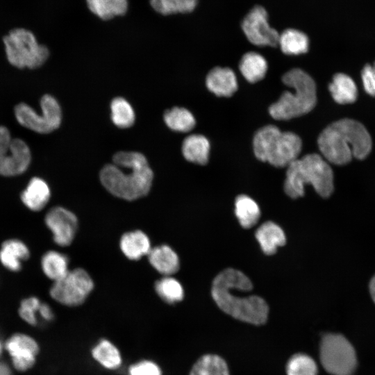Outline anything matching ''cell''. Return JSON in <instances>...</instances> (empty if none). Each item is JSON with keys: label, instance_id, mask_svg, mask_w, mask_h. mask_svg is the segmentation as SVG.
I'll return each instance as SVG.
<instances>
[{"label": "cell", "instance_id": "1", "mask_svg": "<svg viewBox=\"0 0 375 375\" xmlns=\"http://www.w3.org/2000/svg\"><path fill=\"white\" fill-rule=\"evenodd\" d=\"M113 162L105 165L100 172L101 182L110 193L129 201L149 193L153 174L143 154L118 152L113 156Z\"/></svg>", "mask_w": 375, "mask_h": 375}, {"label": "cell", "instance_id": "2", "mask_svg": "<svg viewBox=\"0 0 375 375\" xmlns=\"http://www.w3.org/2000/svg\"><path fill=\"white\" fill-rule=\"evenodd\" d=\"M317 144L326 160L342 165L353 158H366L371 151L372 139L362 124L351 119H342L322 131Z\"/></svg>", "mask_w": 375, "mask_h": 375}, {"label": "cell", "instance_id": "3", "mask_svg": "<svg viewBox=\"0 0 375 375\" xmlns=\"http://www.w3.org/2000/svg\"><path fill=\"white\" fill-rule=\"evenodd\" d=\"M308 184L324 198L329 197L333 191V172L319 154H306L288 166L283 187L288 196L292 199L303 197L304 186Z\"/></svg>", "mask_w": 375, "mask_h": 375}, {"label": "cell", "instance_id": "4", "mask_svg": "<svg viewBox=\"0 0 375 375\" xmlns=\"http://www.w3.org/2000/svg\"><path fill=\"white\" fill-rule=\"evenodd\" d=\"M283 83L294 89L285 91L269 108V113L276 120H288L310 112L317 103L316 84L312 77L301 69H292L282 77Z\"/></svg>", "mask_w": 375, "mask_h": 375}, {"label": "cell", "instance_id": "5", "mask_svg": "<svg viewBox=\"0 0 375 375\" xmlns=\"http://www.w3.org/2000/svg\"><path fill=\"white\" fill-rule=\"evenodd\" d=\"M302 142L297 134L281 131L274 125H267L256 133L253 140L255 156L276 167H288L298 158Z\"/></svg>", "mask_w": 375, "mask_h": 375}, {"label": "cell", "instance_id": "6", "mask_svg": "<svg viewBox=\"0 0 375 375\" xmlns=\"http://www.w3.org/2000/svg\"><path fill=\"white\" fill-rule=\"evenodd\" d=\"M211 294L219 308L237 319L256 325L267 321L269 307L266 301L258 296L233 294L224 270L214 278Z\"/></svg>", "mask_w": 375, "mask_h": 375}, {"label": "cell", "instance_id": "7", "mask_svg": "<svg viewBox=\"0 0 375 375\" xmlns=\"http://www.w3.org/2000/svg\"><path fill=\"white\" fill-rule=\"evenodd\" d=\"M3 41L8 62L17 68L40 67L49 56L47 47L39 44L33 33L24 28L10 31Z\"/></svg>", "mask_w": 375, "mask_h": 375}, {"label": "cell", "instance_id": "8", "mask_svg": "<svg viewBox=\"0 0 375 375\" xmlns=\"http://www.w3.org/2000/svg\"><path fill=\"white\" fill-rule=\"evenodd\" d=\"M320 361L332 375H353L357 367L355 349L342 335L326 333L320 342Z\"/></svg>", "mask_w": 375, "mask_h": 375}, {"label": "cell", "instance_id": "9", "mask_svg": "<svg viewBox=\"0 0 375 375\" xmlns=\"http://www.w3.org/2000/svg\"><path fill=\"white\" fill-rule=\"evenodd\" d=\"M42 112L39 114L30 106L20 103L15 108L17 122L23 126L41 134L57 129L61 123L62 112L57 100L50 94L40 99Z\"/></svg>", "mask_w": 375, "mask_h": 375}, {"label": "cell", "instance_id": "10", "mask_svg": "<svg viewBox=\"0 0 375 375\" xmlns=\"http://www.w3.org/2000/svg\"><path fill=\"white\" fill-rule=\"evenodd\" d=\"M93 288L89 274L83 269L76 268L53 281L49 293L51 299L62 305L77 306L85 301Z\"/></svg>", "mask_w": 375, "mask_h": 375}, {"label": "cell", "instance_id": "11", "mask_svg": "<svg viewBox=\"0 0 375 375\" xmlns=\"http://www.w3.org/2000/svg\"><path fill=\"white\" fill-rule=\"evenodd\" d=\"M31 161V151L26 143L12 138L8 129L0 126V176H19L27 171Z\"/></svg>", "mask_w": 375, "mask_h": 375}, {"label": "cell", "instance_id": "12", "mask_svg": "<svg viewBox=\"0 0 375 375\" xmlns=\"http://www.w3.org/2000/svg\"><path fill=\"white\" fill-rule=\"evenodd\" d=\"M241 28L247 40L256 46H278L280 33L270 26L268 13L260 5L248 12L241 22Z\"/></svg>", "mask_w": 375, "mask_h": 375}, {"label": "cell", "instance_id": "13", "mask_svg": "<svg viewBox=\"0 0 375 375\" xmlns=\"http://www.w3.org/2000/svg\"><path fill=\"white\" fill-rule=\"evenodd\" d=\"M44 223L56 245L64 247L72 243L78 229V219L71 210L61 206H53L46 212Z\"/></svg>", "mask_w": 375, "mask_h": 375}, {"label": "cell", "instance_id": "14", "mask_svg": "<svg viewBox=\"0 0 375 375\" xmlns=\"http://www.w3.org/2000/svg\"><path fill=\"white\" fill-rule=\"evenodd\" d=\"M4 348L10 356L15 369L20 372L33 366L39 352L38 342L32 337L21 333L11 335L5 342Z\"/></svg>", "mask_w": 375, "mask_h": 375}, {"label": "cell", "instance_id": "15", "mask_svg": "<svg viewBox=\"0 0 375 375\" xmlns=\"http://www.w3.org/2000/svg\"><path fill=\"white\" fill-rule=\"evenodd\" d=\"M31 253L30 248L22 240L8 238L0 245V263L8 271L17 273L23 269Z\"/></svg>", "mask_w": 375, "mask_h": 375}, {"label": "cell", "instance_id": "16", "mask_svg": "<svg viewBox=\"0 0 375 375\" xmlns=\"http://www.w3.org/2000/svg\"><path fill=\"white\" fill-rule=\"evenodd\" d=\"M51 197L47 182L38 176L31 178L20 193L19 199L24 206L31 212L43 210Z\"/></svg>", "mask_w": 375, "mask_h": 375}, {"label": "cell", "instance_id": "17", "mask_svg": "<svg viewBox=\"0 0 375 375\" xmlns=\"http://www.w3.org/2000/svg\"><path fill=\"white\" fill-rule=\"evenodd\" d=\"M206 84L208 89L218 97H229L238 90L236 76L228 67L212 69L206 76Z\"/></svg>", "mask_w": 375, "mask_h": 375}, {"label": "cell", "instance_id": "18", "mask_svg": "<svg viewBox=\"0 0 375 375\" xmlns=\"http://www.w3.org/2000/svg\"><path fill=\"white\" fill-rule=\"evenodd\" d=\"M148 258L153 268L165 276H170L179 269L178 255L166 244L151 249L148 253Z\"/></svg>", "mask_w": 375, "mask_h": 375}, {"label": "cell", "instance_id": "19", "mask_svg": "<svg viewBox=\"0 0 375 375\" xmlns=\"http://www.w3.org/2000/svg\"><path fill=\"white\" fill-rule=\"evenodd\" d=\"M255 236L262 251L267 255L274 254L277 248L285 245L286 242L283 229L271 221L263 223L256 230Z\"/></svg>", "mask_w": 375, "mask_h": 375}, {"label": "cell", "instance_id": "20", "mask_svg": "<svg viewBox=\"0 0 375 375\" xmlns=\"http://www.w3.org/2000/svg\"><path fill=\"white\" fill-rule=\"evenodd\" d=\"M69 258L57 250H49L41 256L40 266L43 274L49 280L56 281L69 271Z\"/></svg>", "mask_w": 375, "mask_h": 375}, {"label": "cell", "instance_id": "21", "mask_svg": "<svg viewBox=\"0 0 375 375\" xmlns=\"http://www.w3.org/2000/svg\"><path fill=\"white\" fill-rule=\"evenodd\" d=\"M119 246L122 253L131 260H138L148 255L151 249L149 238L140 230L124 233Z\"/></svg>", "mask_w": 375, "mask_h": 375}, {"label": "cell", "instance_id": "22", "mask_svg": "<svg viewBox=\"0 0 375 375\" xmlns=\"http://www.w3.org/2000/svg\"><path fill=\"white\" fill-rule=\"evenodd\" d=\"M182 153L187 160L199 165H206L209 158V141L202 135H190L183 142Z\"/></svg>", "mask_w": 375, "mask_h": 375}, {"label": "cell", "instance_id": "23", "mask_svg": "<svg viewBox=\"0 0 375 375\" xmlns=\"http://www.w3.org/2000/svg\"><path fill=\"white\" fill-rule=\"evenodd\" d=\"M328 90L333 100L340 104L353 103L358 97V90L353 80L343 73L333 76Z\"/></svg>", "mask_w": 375, "mask_h": 375}, {"label": "cell", "instance_id": "24", "mask_svg": "<svg viewBox=\"0 0 375 375\" xmlns=\"http://www.w3.org/2000/svg\"><path fill=\"white\" fill-rule=\"evenodd\" d=\"M239 69L245 79L251 83L262 80L267 71L265 58L257 52L244 53L239 62Z\"/></svg>", "mask_w": 375, "mask_h": 375}, {"label": "cell", "instance_id": "25", "mask_svg": "<svg viewBox=\"0 0 375 375\" xmlns=\"http://www.w3.org/2000/svg\"><path fill=\"white\" fill-rule=\"evenodd\" d=\"M278 45L285 54L299 55L308 51L309 39L306 33L299 30L287 28L279 34Z\"/></svg>", "mask_w": 375, "mask_h": 375}, {"label": "cell", "instance_id": "26", "mask_svg": "<svg viewBox=\"0 0 375 375\" xmlns=\"http://www.w3.org/2000/svg\"><path fill=\"white\" fill-rule=\"evenodd\" d=\"M235 212L240 225L244 228L253 226L260 217V210L257 203L244 194L237 197Z\"/></svg>", "mask_w": 375, "mask_h": 375}, {"label": "cell", "instance_id": "27", "mask_svg": "<svg viewBox=\"0 0 375 375\" xmlns=\"http://www.w3.org/2000/svg\"><path fill=\"white\" fill-rule=\"evenodd\" d=\"M90 10L99 18L107 20L124 15L127 0H85Z\"/></svg>", "mask_w": 375, "mask_h": 375}, {"label": "cell", "instance_id": "28", "mask_svg": "<svg viewBox=\"0 0 375 375\" xmlns=\"http://www.w3.org/2000/svg\"><path fill=\"white\" fill-rule=\"evenodd\" d=\"M190 375H229V373L223 358L217 355L207 354L194 363Z\"/></svg>", "mask_w": 375, "mask_h": 375}, {"label": "cell", "instance_id": "29", "mask_svg": "<svg viewBox=\"0 0 375 375\" xmlns=\"http://www.w3.org/2000/svg\"><path fill=\"white\" fill-rule=\"evenodd\" d=\"M164 120L169 128L178 132L190 131L196 123L194 117L188 110L179 107L166 110Z\"/></svg>", "mask_w": 375, "mask_h": 375}, {"label": "cell", "instance_id": "30", "mask_svg": "<svg viewBox=\"0 0 375 375\" xmlns=\"http://www.w3.org/2000/svg\"><path fill=\"white\" fill-rule=\"evenodd\" d=\"M93 358L108 369H115L122 362V358L117 348L107 340H101L92 351Z\"/></svg>", "mask_w": 375, "mask_h": 375}, {"label": "cell", "instance_id": "31", "mask_svg": "<svg viewBox=\"0 0 375 375\" xmlns=\"http://www.w3.org/2000/svg\"><path fill=\"white\" fill-rule=\"evenodd\" d=\"M158 296L166 303H175L183 299L184 291L181 284L176 278L165 276L155 283Z\"/></svg>", "mask_w": 375, "mask_h": 375}, {"label": "cell", "instance_id": "32", "mask_svg": "<svg viewBox=\"0 0 375 375\" xmlns=\"http://www.w3.org/2000/svg\"><path fill=\"white\" fill-rule=\"evenodd\" d=\"M111 119L114 124L125 128L131 126L135 113L130 103L122 97L115 98L110 103Z\"/></svg>", "mask_w": 375, "mask_h": 375}, {"label": "cell", "instance_id": "33", "mask_svg": "<svg viewBox=\"0 0 375 375\" xmlns=\"http://www.w3.org/2000/svg\"><path fill=\"white\" fill-rule=\"evenodd\" d=\"M151 7L158 13L168 15L192 12L198 0H150Z\"/></svg>", "mask_w": 375, "mask_h": 375}, {"label": "cell", "instance_id": "34", "mask_svg": "<svg viewBox=\"0 0 375 375\" xmlns=\"http://www.w3.org/2000/svg\"><path fill=\"white\" fill-rule=\"evenodd\" d=\"M286 372L287 375H317V367L311 357L297 353L288 360Z\"/></svg>", "mask_w": 375, "mask_h": 375}, {"label": "cell", "instance_id": "35", "mask_svg": "<svg viewBox=\"0 0 375 375\" xmlns=\"http://www.w3.org/2000/svg\"><path fill=\"white\" fill-rule=\"evenodd\" d=\"M42 301L35 296H29L24 298L18 308L20 318L31 326L38 324L39 308Z\"/></svg>", "mask_w": 375, "mask_h": 375}, {"label": "cell", "instance_id": "36", "mask_svg": "<svg viewBox=\"0 0 375 375\" xmlns=\"http://www.w3.org/2000/svg\"><path fill=\"white\" fill-rule=\"evenodd\" d=\"M130 375H162L160 367L153 362L142 360L131 365Z\"/></svg>", "mask_w": 375, "mask_h": 375}, {"label": "cell", "instance_id": "37", "mask_svg": "<svg viewBox=\"0 0 375 375\" xmlns=\"http://www.w3.org/2000/svg\"><path fill=\"white\" fill-rule=\"evenodd\" d=\"M363 86L366 92L375 96V70L370 65H366L361 72Z\"/></svg>", "mask_w": 375, "mask_h": 375}, {"label": "cell", "instance_id": "38", "mask_svg": "<svg viewBox=\"0 0 375 375\" xmlns=\"http://www.w3.org/2000/svg\"><path fill=\"white\" fill-rule=\"evenodd\" d=\"M38 315L45 322H51L54 318V313L51 307L45 302L41 303Z\"/></svg>", "mask_w": 375, "mask_h": 375}, {"label": "cell", "instance_id": "39", "mask_svg": "<svg viewBox=\"0 0 375 375\" xmlns=\"http://www.w3.org/2000/svg\"><path fill=\"white\" fill-rule=\"evenodd\" d=\"M0 375H12L10 367L1 361H0Z\"/></svg>", "mask_w": 375, "mask_h": 375}, {"label": "cell", "instance_id": "40", "mask_svg": "<svg viewBox=\"0 0 375 375\" xmlns=\"http://www.w3.org/2000/svg\"><path fill=\"white\" fill-rule=\"evenodd\" d=\"M369 292L372 297V299H373L374 302L375 303V276L372 277V278L370 281L369 283Z\"/></svg>", "mask_w": 375, "mask_h": 375}, {"label": "cell", "instance_id": "41", "mask_svg": "<svg viewBox=\"0 0 375 375\" xmlns=\"http://www.w3.org/2000/svg\"><path fill=\"white\" fill-rule=\"evenodd\" d=\"M4 347V346H3L1 342L0 341V356L1 355L2 353V351H3V348Z\"/></svg>", "mask_w": 375, "mask_h": 375}, {"label": "cell", "instance_id": "42", "mask_svg": "<svg viewBox=\"0 0 375 375\" xmlns=\"http://www.w3.org/2000/svg\"><path fill=\"white\" fill-rule=\"evenodd\" d=\"M372 67H373L374 69L375 70V62H374V65L372 66Z\"/></svg>", "mask_w": 375, "mask_h": 375}]
</instances>
